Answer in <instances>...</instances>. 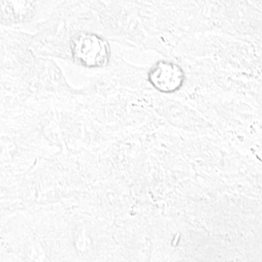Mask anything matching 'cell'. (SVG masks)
I'll return each instance as SVG.
<instances>
[{
  "mask_svg": "<svg viewBox=\"0 0 262 262\" xmlns=\"http://www.w3.org/2000/svg\"><path fill=\"white\" fill-rule=\"evenodd\" d=\"M73 56L84 66H99L105 62V58L108 56V47L102 39L86 34L74 41Z\"/></svg>",
  "mask_w": 262,
  "mask_h": 262,
  "instance_id": "obj_1",
  "label": "cell"
}]
</instances>
